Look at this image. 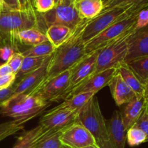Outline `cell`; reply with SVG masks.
I'll use <instances>...</instances> for the list:
<instances>
[{
  "label": "cell",
  "mask_w": 148,
  "mask_h": 148,
  "mask_svg": "<svg viewBox=\"0 0 148 148\" xmlns=\"http://www.w3.org/2000/svg\"><path fill=\"white\" fill-rule=\"evenodd\" d=\"M88 20H83L79 23L74 29L72 35L55 49L49 63L45 82L62 72L72 69L86 56L82 33Z\"/></svg>",
  "instance_id": "cell-1"
},
{
  "label": "cell",
  "mask_w": 148,
  "mask_h": 148,
  "mask_svg": "<svg viewBox=\"0 0 148 148\" xmlns=\"http://www.w3.org/2000/svg\"><path fill=\"white\" fill-rule=\"evenodd\" d=\"M30 28L41 29L40 17L34 8L0 12V45L17 47V35Z\"/></svg>",
  "instance_id": "cell-2"
},
{
  "label": "cell",
  "mask_w": 148,
  "mask_h": 148,
  "mask_svg": "<svg viewBox=\"0 0 148 148\" xmlns=\"http://www.w3.org/2000/svg\"><path fill=\"white\" fill-rule=\"evenodd\" d=\"M50 104L36 92L18 94L12 95L0 108V114L15 120L28 121L42 114Z\"/></svg>",
  "instance_id": "cell-3"
},
{
  "label": "cell",
  "mask_w": 148,
  "mask_h": 148,
  "mask_svg": "<svg viewBox=\"0 0 148 148\" xmlns=\"http://www.w3.org/2000/svg\"><path fill=\"white\" fill-rule=\"evenodd\" d=\"M77 120L88 130L99 148H114L98 98L94 95L77 114Z\"/></svg>",
  "instance_id": "cell-4"
},
{
  "label": "cell",
  "mask_w": 148,
  "mask_h": 148,
  "mask_svg": "<svg viewBox=\"0 0 148 148\" xmlns=\"http://www.w3.org/2000/svg\"><path fill=\"white\" fill-rule=\"evenodd\" d=\"M138 12H130L85 43L87 54L101 50L135 27Z\"/></svg>",
  "instance_id": "cell-5"
},
{
  "label": "cell",
  "mask_w": 148,
  "mask_h": 148,
  "mask_svg": "<svg viewBox=\"0 0 148 148\" xmlns=\"http://www.w3.org/2000/svg\"><path fill=\"white\" fill-rule=\"evenodd\" d=\"M38 14L41 29L44 33L48 27L53 25H62L74 30L83 21L75 7V0H59L50 11Z\"/></svg>",
  "instance_id": "cell-6"
},
{
  "label": "cell",
  "mask_w": 148,
  "mask_h": 148,
  "mask_svg": "<svg viewBox=\"0 0 148 148\" xmlns=\"http://www.w3.org/2000/svg\"><path fill=\"white\" fill-rule=\"evenodd\" d=\"M140 11L137 7L133 6H115L103 10L98 15L88 20L82 33V40L86 43L125 14Z\"/></svg>",
  "instance_id": "cell-7"
},
{
  "label": "cell",
  "mask_w": 148,
  "mask_h": 148,
  "mask_svg": "<svg viewBox=\"0 0 148 148\" xmlns=\"http://www.w3.org/2000/svg\"><path fill=\"white\" fill-rule=\"evenodd\" d=\"M134 30L135 27L108 46L99 50L94 74L111 68L118 69L121 64L125 62L128 52V38Z\"/></svg>",
  "instance_id": "cell-8"
},
{
  "label": "cell",
  "mask_w": 148,
  "mask_h": 148,
  "mask_svg": "<svg viewBox=\"0 0 148 148\" xmlns=\"http://www.w3.org/2000/svg\"><path fill=\"white\" fill-rule=\"evenodd\" d=\"M71 72L69 69L46 81L35 92L49 103L64 100L69 89Z\"/></svg>",
  "instance_id": "cell-9"
},
{
  "label": "cell",
  "mask_w": 148,
  "mask_h": 148,
  "mask_svg": "<svg viewBox=\"0 0 148 148\" xmlns=\"http://www.w3.org/2000/svg\"><path fill=\"white\" fill-rule=\"evenodd\" d=\"M77 114L69 110L53 108L41 117L39 125L46 134L63 131L76 121Z\"/></svg>",
  "instance_id": "cell-10"
},
{
  "label": "cell",
  "mask_w": 148,
  "mask_h": 148,
  "mask_svg": "<svg viewBox=\"0 0 148 148\" xmlns=\"http://www.w3.org/2000/svg\"><path fill=\"white\" fill-rule=\"evenodd\" d=\"M60 140L64 145L71 148H82L95 145L90 133L77 119L62 132Z\"/></svg>",
  "instance_id": "cell-11"
},
{
  "label": "cell",
  "mask_w": 148,
  "mask_h": 148,
  "mask_svg": "<svg viewBox=\"0 0 148 148\" xmlns=\"http://www.w3.org/2000/svg\"><path fill=\"white\" fill-rule=\"evenodd\" d=\"M51 55L46 59L43 64L34 72L25 75L14 82V92L13 95L21 93H32L38 90L43 84L47 76V69Z\"/></svg>",
  "instance_id": "cell-12"
},
{
  "label": "cell",
  "mask_w": 148,
  "mask_h": 148,
  "mask_svg": "<svg viewBox=\"0 0 148 148\" xmlns=\"http://www.w3.org/2000/svg\"><path fill=\"white\" fill-rule=\"evenodd\" d=\"M98 52L99 50H97L87 54L75 67L72 68L69 79V87L65 98L72 90L93 75L96 67Z\"/></svg>",
  "instance_id": "cell-13"
},
{
  "label": "cell",
  "mask_w": 148,
  "mask_h": 148,
  "mask_svg": "<svg viewBox=\"0 0 148 148\" xmlns=\"http://www.w3.org/2000/svg\"><path fill=\"white\" fill-rule=\"evenodd\" d=\"M117 69H118L117 68H111V69H106V70L91 75L83 82L79 84L75 89L72 90L66 95L64 100L70 98L72 95L83 93V92H93L96 94L98 91L109 84L113 77L116 72Z\"/></svg>",
  "instance_id": "cell-14"
},
{
  "label": "cell",
  "mask_w": 148,
  "mask_h": 148,
  "mask_svg": "<svg viewBox=\"0 0 148 148\" xmlns=\"http://www.w3.org/2000/svg\"><path fill=\"white\" fill-rule=\"evenodd\" d=\"M148 56V25L135 29L128 38V52L125 63Z\"/></svg>",
  "instance_id": "cell-15"
},
{
  "label": "cell",
  "mask_w": 148,
  "mask_h": 148,
  "mask_svg": "<svg viewBox=\"0 0 148 148\" xmlns=\"http://www.w3.org/2000/svg\"><path fill=\"white\" fill-rule=\"evenodd\" d=\"M106 122L110 140L114 148H125L127 130L121 119L120 111L115 110L111 119Z\"/></svg>",
  "instance_id": "cell-16"
},
{
  "label": "cell",
  "mask_w": 148,
  "mask_h": 148,
  "mask_svg": "<svg viewBox=\"0 0 148 148\" xmlns=\"http://www.w3.org/2000/svg\"><path fill=\"white\" fill-rule=\"evenodd\" d=\"M108 86H109L111 93L116 104L119 107L137 97L135 92L124 82L119 73L118 69Z\"/></svg>",
  "instance_id": "cell-17"
},
{
  "label": "cell",
  "mask_w": 148,
  "mask_h": 148,
  "mask_svg": "<svg viewBox=\"0 0 148 148\" xmlns=\"http://www.w3.org/2000/svg\"><path fill=\"white\" fill-rule=\"evenodd\" d=\"M145 103V97L137 96L120 106V114L126 130H128L135 124L144 110Z\"/></svg>",
  "instance_id": "cell-18"
},
{
  "label": "cell",
  "mask_w": 148,
  "mask_h": 148,
  "mask_svg": "<svg viewBox=\"0 0 148 148\" xmlns=\"http://www.w3.org/2000/svg\"><path fill=\"white\" fill-rule=\"evenodd\" d=\"M77 12L80 18L88 20L94 18L103 10V0H79L75 1Z\"/></svg>",
  "instance_id": "cell-19"
},
{
  "label": "cell",
  "mask_w": 148,
  "mask_h": 148,
  "mask_svg": "<svg viewBox=\"0 0 148 148\" xmlns=\"http://www.w3.org/2000/svg\"><path fill=\"white\" fill-rule=\"evenodd\" d=\"M118 72L127 85L135 92L137 96L145 97L146 87L143 85L134 72L131 70L127 63L124 62L118 67Z\"/></svg>",
  "instance_id": "cell-20"
},
{
  "label": "cell",
  "mask_w": 148,
  "mask_h": 148,
  "mask_svg": "<svg viewBox=\"0 0 148 148\" xmlns=\"http://www.w3.org/2000/svg\"><path fill=\"white\" fill-rule=\"evenodd\" d=\"M73 30L62 25H53L46 28L45 33L47 36L48 40L56 49L72 35Z\"/></svg>",
  "instance_id": "cell-21"
},
{
  "label": "cell",
  "mask_w": 148,
  "mask_h": 148,
  "mask_svg": "<svg viewBox=\"0 0 148 148\" xmlns=\"http://www.w3.org/2000/svg\"><path fill=\"white\" fill-rule=\"evenodd\" d=\"M96 94L93 92H83L72 95L70 98L64 100L62 103L55 107V109H66L75 112H79L87 103Z\"/></svg>",
  "instance_id": "cell-22"
},
{
  "label": "cell",
  "mask_w": 148,
  "mask_h": 148,
  "mask_svg": "<svg viewBox=\"0 0 148 148\" xmlns=\"http://www.w3.org/2000/svg\"><path fill=\"white\" fill-rule=\"evenodd\" d=\"M48 38L44 32L37 28H30L20 32L17 35V41L25 46H36L47 41Z\"/></svg>",
  "instance_id": "cell-23"
},
{
  "label": "cell",
  "mask_w": 148,
  "mask_h": 148,
  "mask_svg": "<svg viewBox=\"0 0 148 148\" xmlns=\"http://www.w3.org/2000/svg\"><path fill=\"white\" fill-rule=\"evenodd\" d=\"M127 64L146 87L148 84V56L133 59L127 62Z\"/></svg>",
  "instance_id": "cell-24"
},
{
  "label": "cell",
  "mask_w": 148,
  "mask_h": 148,
  "mask_svg": "<svg viewBox=\"0 0 148 148\" xmlns=\"http://www.w3.org/2000/svg\"><path fill=\"white\" fill-rule=\"evenodd\" d=\"M43 133L41 127L39 124L32 130L24 132L17 138L13 148H33Z\"/></svg>",
  "instance_id": "cell-25"
},
{
  "label": "cell",
  "mask_w": 148,
  "mask_h": 148,
  "mask_svg": "<svg viewBox=\"0 0 148 148\" xmlns=\"http://www.w3.org/2000/svg\"><path fill=\"white\" fill-rule=\"evenodd\" d=\"M49 57H24L20 69L16 74V81H18L25 75L34 72L40 68Z\"/></svg>",
  "instance_id": "cell-26"
},
{
  "label": "cell",
  "mask_w": 148,
  "mask_h": 148,
  "mask_svg": "<svg viewBox=\"0 0 148 148\" xmlns=\"http://www.w3.org/2000/svg\"><path fill=\"white\" fill-rule=\"evenodd\" d=\"M56 47L49 40L36 46H30L29 49L22 51L24 57H47L53 54Z\"/></svg>",
  "instance_id": "cell-27"
},
{
  "label": "cell",
  "mask_w": 148,
  "mask_h": 148,
  "mask_svg": "<svg viewBox=\"0 0 148 148\" xmlns=\"http://www.w3.org/2000/svg\"><path fill=\"white\" fill-rule=\"evenodd\" d=\"M63 131L52 134L43 133L33 148H64V145L60 140L61 134Z\"/></svg>",
  "instance_id": "cell-28"
},
{
  "label": "cell",
  "mask_w": 148,
  "mask_h": 148,
  "mask_svg": "<svg viewBox=\"0 0 148 148\" xmlns=\"http://www.w3.org/2000/svg\"><path fill=\"white\" fill-rule=\"evenodd\" d=\"M27 121L25 120H15L0 124V142L23 130V126Z\"/></svg>",
  "instance_id": "cell-29"
},
{
  "label": "cell",
  "mask_w": 148,
  "mask_h": 148,
  "mask_svg": "<svg viewBox=\"0 0 148 148\" xmlns=\"http://www.w3.org/2000/svg\"><path fill=\"white\" fill-rule=\"evenodd\" d=\"M147 137L144 132L133 125L127 132V141L131 147L138 146L146 143Z\"/></svg>",
  "instance_id": "cell-30"
},
{
  "label": "cell",
  "mask_w": 148,
  "mask_h": 148,
  "mask_svg": "<svg viewBox=\"0 0 148 148\" xmlns=\"http://www.w3.org/2000/svg\"><path fill=\"white\" fill-rule=\"evenodd\" d=\"M148 0H107L103 2V10L115 6H133L141 11L145 10Z\"/></svg>",
  "instance_id": "cell-31"
},
{
  "label": "cell",
  "mask_w": 148,
  "mask_h": 148,
  "mask_svg": "<svg viewBox=\"0 0 148 148\" xmlns=\"http://www.w3.org/2000/svg\"><path fill=\"white\" fill-rule=\"evenodd\" d=\"M59 0H33V7L38 13L43 14L53 8Z\"/></svg>",
  "instance_id": "cell-32"
},
{
  "label": "cell",
  "mask_w": 148,
  "mask_h": 148,
  "mask_svg": "<svg viewBox=\"0 0 148 148\" xmlns=\"http://www.w3.org/2000/svg\"><path fill=\"white\" fill-rule=\"evenodd\" d=\"M23 59H24V56H23L22 52L16 51L12 56V57L7 62V63L11 67L13 73L14 75H16L19 71V69H20Z\"/></svg>",
  "instance_id": "cell-33"
},
{
  "label": "cell",
  "mask_w": 148,
  "mask_h": 148,
  "mask_svg": "<svg viewBox=\"0 0 148 148\" xmlns=\"http://www.w3.org/2000/svg\"><path fill=\"white\" fill-rule=\"evenodd\" d=\"M134 126L138 127L139 129H140V130L144 132L145 134H146V137H147L146 142H148V115L147 111H146L145 107L144 110L142 112L140 116L139 117L135 124H134Z\"/></svg>",
  "instance_id": "cell-34"
},
{
  "label": "cell",
  "mask_w": 148,
  "mask_h": 148,
  "mask_svg": "<svg viewBox=\"0 0 148 148\" xmlns=\"http://www.w3.org/2000/svg\"><path fill=\"white\" fill-rule=\"evenodd\" d=\"M147 25H148V10L145 9L139 12L137 14L135 29L143 28Z\"/></svg>",
  "instance_id": "cell-35"
},
{
  "label": "cell",
  "mask_w": 148,
  "mask_h": 148,
  "mask_svg": "<svg viewBox=\"0 0 148 148\" xmlns=\"http://www.w3.org/2000/svg\"><path fill=\"white\" fill-rule=\"evenodd\" d=\"M16 81V75L11 74L7 76L0 77V90L10 88Z\"/></svg>",
  "instance_id": "cell-36"
},
{
  "label": "cell",
  "mask_w": 148,
  "mask_h": 148,
  "mask_svg": "<svg viewBox=\"0 0 148 148\" xmlns=\"http://www.w3.org/2000/svg\"><path fill=\"white\" fill-rule=\"evenodd\" d=\"M15 51V49L10 45H3L0 48V59L6 62L12 57Z\"/></svg>",
  "instance_id": "cell-37"
},
{
  "label": "cell",
  "mask_w": 148,
  "mask_h": 148,
  "mask_svg": "<svg viewBox=\"0 0 148 148\" xmlns=\"http://www.w3.org/2000/svg\"><path fill=\"white\" fill-rule=\"evenodd\" d=\"M14 92V85L7 89L0 90V108L11 98Z\"/></svg>",
  "instance_id": "cell-38"
},
{
  "label": "cell",
  "mask_w": 148,
  "mask_h": 148,
  "mask_svg": "<svg viewBox=\"0 0 148 148\" xmlns=\"http://www.w3.org/2000/svg\"><path fill=\"white\" fill-rule=\"evenodd\" d=\"M3 2L8 10H21L18 0H3Z\"/></svg>",
  "instance_id": "cell-39"
},
{
  "label": "cell",
  "mask_w": 148,
  "mask_h": 148,
  "mask_svg": "<svg viewBox=\"0 0 148 148\" xmlns=\"http://www.w3.org/2000/svg\"><path fill=\"white\" fill-rule=\"evenodd\" d=\"M11 74L14 73H13L11 67L9 66L7 62L0 65V77L7 76V75H11Z\"/></svg>",
  "instance_id": "cell-40"
},
{
  "label": "cell",
  "mask_w": 148,
  "mask_h": 148,
  "mask_svg": "<svg viewBox=\"0 0 148 148\" xmlns=\"http://www.w3.org/2000/svg\"><path fill=\"white\" fill-rule=\"evenodd\" d=\"M18 2L21 10H28V9L34 8L33 1L31 0H18Z\"/></svg>",
  "instance_id": "cell-41"
},
{
  "label": "cell",
  "mask_w": 148,
  "mask_h": 148,
  "mask_svg": "<svg viewBox=\"0 0 148 148\" xmlns=\"http://www.w3.org/2000/svg\"><path fill=\"white\" fill-rule=\"evenodd\" d=\"M6 10H8L7 9V7L4 5V2H3V0H0V12L2 11H6Z\"/></svg>",
  "instance_id": "cell-42"
},
{
  "label": "cell",
  "mask_w": 148,
  "mask_h": 148,
  "mask_svg": "<svg viewBox=\"0 0 148 148\" xmlns=\"http://www.w3.org/2000/svg\"><path fill=\"white\" fill-rule=\"evenodd\" d=\"M82 148H99L96 145H90L86 146V147H84Z\"/></svg>",
  "instance_id": "cell-43"
},
{
  "label": "cell",
  "mask_w": 148,
  "mask_h": 148,
  "mask_svg": "<svg viewBox=\"0 0 148 148\" xmlns=\"http://www.w3.org/2000/svg\"><path fill=\"white\" fill-rule=\"evenodd\" d=\"M145 97L146 99L148 98V84L146 85V91H145Z\"/></svg>",
  "instance_id": "cell-44"
},
{
  "label": "cell",
  "mask_w": 148,
  "mask_h": 148,
  "mask_svg": "<svg viewBox=\"0 0 148 148\" xmlns=\"http://www.w3.org/2000/svg\"><path fill=\"white\" fill-rule=\"evenodd\" d=\"M145 109H146V111H147V115H148V98H147V99H146Z\"/></svg>",
  "instance_id": "cell-45"
},
{
  "label": "cell",
  "mask_w": 148,
  "mask_h": 148,
  "mask_svg": "<svg viewBox=\"0 0 148 148\" xmlns=\"http://www.w3.org/2000/svg\"><path fill=\"white\" fill-rule=\"evenodd\" d=\"M145 9H147V10H148V2L147 3V4H146L145 7Z\"/></svg>",
  "instance_id": "cell-46"
},
{
  "label": "cell",
  "mask_w": 148,
  "mask_h": 148,
  "mask_svg": "<svg viewBox=\"0 0 148 148\" xmlns=\"http://www.w3.org/2000/svg\"><path fill=\"white\" fill-rule=\"evenodd\" d=\"M64 148H71V147H67V146H65V145H64Z\"/></svg>",
  "instance_id": "cell-47"
},
{
  "label": "cell",
  "mask_w": 148,
  "mask_h": 148,
  "mask_svg": "<svg viewBox=\"0 0 148 148\" xmlns=\"http://www.w3.org/2000/svg\"><path fill=\"white\" fill-rule=\"evenodd\" d=\"M107 1V0H103V2H104V1Z\"/></svg>",
  "instance_id": "cell-48"
},
{
  "label": "cell",
  "mask_w": 148,
  "mask_h": 148,
  "mask_svg": "<svg viewBox=\"0 0 148 148\" xmlns=\"http://www.w3.org/2000/svg\"><path fill=\"white\" fill-rule=\"evenodd\" d=\"M79 1V0H75V1Z\"/></svg>",
  "instance_id": "cell-49"
},
{
  "label": "cell",
  "mask_w": 148,
  "mask_h": 148,
  "mask_svg": "<svg viewBox=\"0 0 148 148\" xmlns=\"http://www.w3.org/2000/svg\"><path fill=\"white\" fill-rule=\"evenodd\" d=\"M31 1H33V0H31Z\"/></svg>",
  "instance_id": "cell-50"
},
{
  "label": "cell",
  "mask_w": 148,
  "mask_h": 148,
  "mask_svg": "<svg viewBox=\"0 0 148 148\" xmlns=\"http://www.w3.org/2000/svg\"><path fill=\"white\" fill-rule=\"evenodd\" d=\"M0 48H1V45H0Z\"/></svg>",
  "instance_id": "cell-51"
}]
</instances>
